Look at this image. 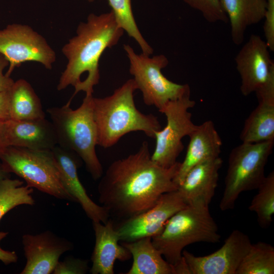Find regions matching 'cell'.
<instances>
[{
  "label": "cell",
  "instance_id": "6da1fadb",
  "mask_svg": "<svg viewBox=\"0 0 274 274\" xmlns=\"http://www.w3.org/2000/svg\"><path fill=\"white\" fill-rule=\"evenodd\" d=\"M151 156L144 141L137 152L113 162L100 178L98 200L110 216L128 219L151 208L164 193L178 189L174 178L180 162L163 167Z\"/></svg>",
  "mask_w": 274,
  "mask_h": 274
},
{
  "label": "cell",
  "instance_id": "7a4b0ae2",
  "mask_svg": "<svg viewBox=\"0 0 274 274\" xmlns=\"http://www.w3.org/2000/svg\"><path fill=\"white\" fill-rule=\"evenodd\" d=\"M124 32L111 11L98 15L90 14L86 22L79 24L76 35L61 49L67 62L57 89L61 91L69 86L75 88L68 101L80 91L93 94V88L99 81L100 57L107 48L117 44Z\"/></svg>",
  "mask_w": 274,
  "mask_h": 274
},
{
  "label": "cell",
  "instance_id": "3957f363",
  "mask_svg": "<svg viewBox=\"0 0 274 274\" xmlns=\"http://www.w3.org/2000/svg\"><path fill=\"white\" fill-rule=\"evenodd\" d=\"M138 89L133 79L126 81L112 94L93 98V118L97 131V145L104 148L113 146L124 135L142 131L155 138L161 129L157 116L145 114L136 107L134 92Z\"/></svg>",
  "mask_w": 274,
  "mask_h": 274
},
{
  "label": "cell",
  "instance_id": "277c9868",
  "mask_svg": "<svg viewBox=\"0 0 274 274\" xmlns=\"http://www.w3.org/2000/svg\"><path fill=\"white\" fill-rule=\"evenodd\" d=\"M93 94L85 95L81 106L74 110L67 102L47 109L54 128L57 145L77 154L94 180L103 175L96 152L97 131L93 113Z\"/></svg>",
  "mask_w": 274,
  "mask_h": 274
},
{
  "label": "cell",
  "instance_id": "5b68a950",
  "mask_svg": "<svg viewBox=\"0 0 274 274\" xmlns=\"http://www.w3.org/2000/svg\"><path fill=\"white\" fill-rule=\"evenodd\" d=\"M218 226L209 206L187 204L173 215L162 230L152 237L154 247L173 265L182 257L185 247L197 242H220Z\"/></svg>",
  "mask_w": 274,
  "mask_h": 274
},
{
  "label": "cell",
  "instance_id": "8992f818",
  "mask_svg": "<svg viewBox=\"0 0 274 274\" xmlns=\"http://www.w3.org/2000/svg\"><path fill=\"white\" fill-rule=\"evenodd\" d=\"M4 170L23 179L27 186L57 199L76 202L65 189L52 150L10 146L0 155Z\"/></svg>",
  "mask_w": 274,
  "mask_h": 274
},
{
  "label": "cell",
  "instance_id": "52a82bcc",
  "mask_svg": "<svg viewBox=\"0 0 274 274\" xmlns=\"http://www.w3.org/2000/svg\"><path fill=\"white\" fill-rule=\"evenodd\" d=\"M274 141L243 143L231 151L225 178V188L220 202L222 211L233 209L240 194L257 189L264 179L265 167Z\"/></svg>",
  "mask_w": 274,
  "mask_h": 274
},
{
  "label": "cell",
  "instance_id": "ba28073f",
  "mask_svg": "<svg viewBox=\"0 0 274 274\" xmlns=\"http://www.w3.org/2000/svg\"><path fill=\"white\" fill-rule=\"evenodd\" d=\"M123 48L130 62L129 73L133 76L138 89L142 92L146 105L154 106L159 111L168 101L190 93L187 84L173 82L163 75L162 69L168 64L165 55L150 57L143 53L138 54L126 44L123 45Z\"/></svg>",
  "mask_w": 274,
  "mask_h": 274
},
{
  "label": "cell",
  "instance_id": "9c48e42d",
  "mask_svg": "<svg viewBox=\"0 0 274 274\" xmlns=\"http://www.w3.org/2000/svg\"><path fill=\"white\" fill-rule=\"evenodd\" d=\"M195 102L190 98V93L167 102L159 112L166 118L165 126L155 134L156 145L151 156L152 160L163 167H170L184 149L182 139L189 136L196 125L192 120L189 109Z\"/></svg>",
  "mask_w": 274,
  "mask_h": 274
},
{
  "label": "cell",
  "instance_id": "30bf717a",
  "mask_svg": "<svg viewBox=\"0 0 274 274\" xmlns=\"http://www.w3.org/2000/svg\"><path fill=\"white\" fill-rule=\"evenodd\" d=\"M0 53L9 62L6 73L9 77L26 61L37 62L51 70L56 59L55 52L44 37L31 26L19 23L0 29Z\"/></svg>",
  "mask_w": 274,
  "mask_h": 274
},
{
  "label": "cell",
  "instance_id": "8fae6325",
  "mask_svg": "<svg viewBox=\"0 0 274 274\" xmlns=\"http://www.w3.org/2000/svg\"><path fill=\"white\" fill-rule=\"evenodd\" d=\"M187 205L178 190L164 193L151 208L115 227L120 241L152 238L161 232L173 215Z\"/></svg>",
  "mask_w": 274,
  "mask_h": 274
},
{
  "label": "cell",
  "instance_id": "7c38bea8",
  "mask_svg": "<svg viewBox=\"0 0 274 274\" xmlns=\"http://www.w3.org/2000/svg\"><path fill=\"white\" fill-rule=\"evenodd\" d=\"M252 243L248 235L234 230L225 240L223 245L214 253L196 256L186 250L182 256L191 274H235Z\"/></svg>",
  "mask_w": 274,
  "mask_h": 274
},
{
  "label": "cell",
  "instance_id": "4fadbf2b",
  "mask_svg": "<svg viewBox=\"0 0 274 274\" xmlns=\"http://www.w3.org/2000/svg\"><path fill=\"white\" fill-rule=\"evenodd\" d=\"M269 51L265 41L253 34L236 55V67L241 77L240 90L243 95L255 92L274 70Z\"/></svg>",
  "mask_w": 274,
  "mask_h": 274
},
{
  "label": "cell",
  "instance_id": "5bb4252c",
  "mask_svg": "<svg viewBox=\"0 0 274 274\" xmlns=\"http://www.w3.org/2000/svg\"><path fill=\"white\" fill-rule=\"evenodd\" d=\"M22 243L26 263L21 274L52 273L61 256L73 248L71 242L49 230L24 234Z\"/></svg>",
  "mask_w": 274,
  "mask_h": 274
},
{
  "label": "cell",
  "instance_id": "9a60e30c",
  "mask_svg": "<svg viewBox=\"0 0 274 274\" xmlns=\"http://www.w3.org/2000/svg\"><path fill=\"white\" fill-rule=\"evenodd\" d=\"M59 168L63 184L67 192L79 203L92 222L105 224L110 215L106 209L94 202L81 183L78 169L81 159L75 153L57 145L52 150Z\"/></svg>",
  "mask_w": 274,
  "mask_h": 274
},
{
  "label": "cell",
  "instance_id": "2e32d148",
  "mask_svg": "<svg viewBox=\"0 0 274 274\" xmlns=\"http://www.w3.org/2000/svg\"><path fill=\"white\" fill-rule=\"evenodd\" d=\"M258 105L246 119L240 134L243 143L274 141V72L255 92Z\"/></svg>",
  "mask_w": 274,
  "mask_h": 274
},
{
  "label": "cell",
  "instance_id": "e0dca14e",
  "mask_svg": "<svg viewBox=\"0 0 274 274\" xmlns=\"http://www.w3.org/2000/svg\"><path fill=\"white\" fill-rule=\"evenodd\" d=\"M222 165L219 156L196 165L187 173L177 189L186 204L209 206L215 195Z\"/></svg>",
  "mask_w": 274,
  "mask_h": 274
},
{
  "label": "cell",
  "instance_id": "ac0fdd59",
  "mask_svg": "<svg viewBox=\"0 0 274 274\" xmlns=\"http://www.w3.org/2000/svg\"><path fill=\"white\" fill-rule=\"evenodd\" d=\"M95 245L91 259L92 274H113L116 260L126 261L131 258L129 251L119 244L118 233L112 220L105 224L92 222Z\"/></svg>",
  "mask_w": 274,
  "mask_h": 274
},
{
  "label": "cell",
  "instance_id": "d6986e66",
  "mask_svg": "<svg viewBox=\"0 0 274 274\" xmlns=\"http://www.w3.org/2000/svg\"><path fill=\"white\" fill-rule=\"evenodd\" d=\"M5 127L9 147L52 150L57 145L53 124L45 118L29 120H6Z\"/></svg>",
  "mask_w": 274,
  "mask_h": 274
},
{
  "label": "cell",
  "instance_id": "ffe728a7",
  "mask_svg": "<svg viewBox=\"0 0 274 274\" xmlns=\"http://www.w3.org/2000/svg\"><path fill=\"white\" fill-rule=\"evenodd\" d=\"M189 142L184 160L180 162L174 182L179 186L187 173L194 166L207 160L219 157L221 139L212 121H206L188 136Z\"/></svg>",
  "mask_w": 274,
  "mask_h": 274
},
{
  "label": "cell",
  "instance_id": "44dd1931",
  "mask_svg": "<svg viewBox=\"0 0 274 274\" xmlns=\"http://www.w3.org/2000/svg\"><path fill=\"white\" fill-rule=\"evenodd\" d=\"M222 8L230 21L232 41L242 44L246 29L264 18L267 0H221Z\"/></svg>",
  "mask_w": 274,
  "mask_h": 274
},
{
  "label": "cell",
  "instance_id": "7402d4cb",
  "mask_svg": "<svg viewBox=\"0 0 274 274\" xmlns=\"http://www.w3.org/2000/svg\"><path fill=\"white\" fill-rule=\"evenodd\" d=\"M122 245L131 254L133 262L126 274H173L172 265L164 259L154 247L152 238L147 237Z\"/></svg>",
  "mask_w": 274,
  "mask_h": 274
},
{
  "label": "cell",
  "instance_id": "603a6c76",
  "mask_svg": "<svg viewBox=\"0 0 274 274\" xmlns=\"http://www.w3.org/2000/svg\"><path fill=\"white\" fill-rule=\"evenodd\" d=\"M10 119L29 120L45 118L41 100L26 80L14 81L9 90Z\"/></svg>",
  "mask_w": 274,
  "mask_h": 274
},
{
  "label": "cell",
  "instance_id": "cb8c5ba5",
  "mask_svg": "<svg viewBox=\"0 0 274 274\" xmlns=\"http://www.w3.org/2000/svg\"><path fill=\"white\" fill-rule=\"evenodd\" d=\"M274 247L268 243L252 244L235 274H273Z\"/></svg>",
  "mask_w": 274,
  "mask_h": 274
},
{
  "label": "cell",
  "instance_id": "d4e9b609",
  "mask_svg": "<svg viewBox=\"0 0 274 274\" xmlns=\"http://www.w3.org/2000/svg\"><path fill=\"white\" fill-rule=\"evenodd\" d=\"M23 184V181L8 177L0 181V222L13 209L21 205L35 204L33 188Z\"/></svg>",
  "mask_w": 274,
  "mask_h": 274
},
{
  "label": "cell",
  "instance_id": "484cf974",
  "mask_svg": "<svg viewBox=\"0 0 274 274\" xmlns=\"http://www.w3.org/2000/svg\"><path fill=\"white\" fill-rule=\"evenodd\" d=\"M118 25L128 36L135 40L142 53L150 55L153 49L141 33L136 23L131 8V0H108Z\"/></svg>",
  "mask_w": 274,
  "mask_h": 274
},
{
  "label": "cell",
  "instance_id": "4316f807",
  "mask_svg": "<svg viewBox=\"0 0 274 274\" xmlns=\"http://www.w3.org/2000/svg\"><path fill=\"white\" fill-rule=\"evenodd\" d=\"M257 189L258 192L253 198L248 209L256 214L258 222L262 227H267L272 222L274 213L273 171L265 176Z\"/></svg>",
  "mask_w": 274,
  "mask_h": 274
},
{
  "label": "cell",
  "instance_id": "83f0119b",
  "mask_svg": "<svg viewBox=\"0 0 274 274\" xmlns=\"http://www.w3.org/2000/svg\"><path fill=\"white\" fill-rule=\"evenodd\" d=\"M192 8L200 12L210 23L228 21L221 3V0H182Z\"/></svg>",
  "mask_w": 274,
  "mask_h": 274
},
{
  "label": "cell",
  "instance_id": "f1b7e54d",
  "mask_svg": "<svg viewBox=\"0 0 274 274\" xmlns=\"http://www.w3.org/2000/svg\"><path fill=\"white\" fill-rule=\"evenodd\" d=\"M89 267L88 261L73 257H66L63 261H59L53 274H84Z\"/></svg>",
  "mask_w": 274,
  "mask_h": 274
},
{
  "label": "cell",
  "instance_id": "f546056e",
  "mask_svg": "<svg viewBox=\"0 0 274 274\" xmlns=\"http://www.w3.org/2000/svg\"><path fill=\"white\" fill-rule=\"evenodd\" d=\"M263 28L265 42L270 51H274V0H267Z\"/></svg>",
  "mask_w": 274,
  "mask_h": 274
},
{
  "label": "cell",
  "instance_id": "4dcf8cb0",
  "mask_svg": "<svg viewBox=\"0 0 274 274\" xmlns=\"http://www.w3.org/2000/svg\"><path fill=\"white\" fill-rule=\"evenodd\" d=\"M9 64L5 57L0 53V93L9 90L14 82L11 77L4 74V69Z\"/></svg>",
  "mask_w": 274,
  "mask_h": 274
},
{
  "label": "cell",
  "instance_id": "1f68e13d",
  "mask_svg": "<svg viewBox=\"0 0 274 274\" xmlns=\"http://www.w3.org/2000/svg\"><path fill=\"white\" fill-rule=\"evenodd\" d=\"M8 232L0 231V243L8 234ZM18 260V256L15 251L5 250L0 246V261L5 265L15 263Z\"/></svg>",
  "mask_w": 274,
  "mask_h": 274
},
{
  "label": "cell",
  "instance_id": "d6a6232c",
  "mask_svg": "<svg viewBox=\"0 0 274 274\" xmlns=\"http://www.w3.org/2000/svg\"><path fill=\"white\" fill-rule=\"evenodd\" d=\"M9 90L0 93V119L9 120Z\"/></svg>",
  "mask_w": 274,
  "mask_h": 274
},
{
  "label": "cell",
  "instance_id": "836d02e7",
  "mask_svg": "<svg viewBox=\"0 0 274 274\" xmlns=\"http://www.w3.org/2000/svg\"><path fill=\"white\" fill-rule=\"evenodd\" d=\"M173 274H191L188 265L184 257L175 264L172 265Z\"/></svg>",
  "mask_w": 274,
  "mask_h": 274
},
{
  "label": "cell",
  "instance_id": "e575fe53",
  "mask_svg": "<svg viewBox=\"0 0 274 274\" xmlns=\"http://www.w3.org/2000/svg\"><path fill=\"white\" fill-rule=\"evenodd\" d=\"M5 120L0 119V155L8 147Z\"/></svg>",
  "mask_w": 274,
  "mask_h": 274
},
{
  "label": "cell",
  "instance_id": "d590c367",
  "mask_svg": "<svg viewBox=\"0 0 274 274\" xmlns=\"http://www.w3.org/2000/svg\"><path fill=\"white\" fill-rule=\"evenodd\" d=\"M8 174L4 169L3 165L0 161V181L6 177H8Z\"/></svg>",
  "mask_w": 274,
  "mask_h": 274
},
{
  "label": "cell",
  "instance_id": "8d00e7d4",
  "mask_svg": "<svg viewBox=\"0 0 274 274\" xmlns=\"http://www.w3.org/2000/svg\"><path fill=\"white\" fill-rule=\"evenodd\" d=\"M89 2H93L94 0H86Z\"/></svg>",
  "mask_w": 274,
  "mask_h": 274
}]
</instances>
